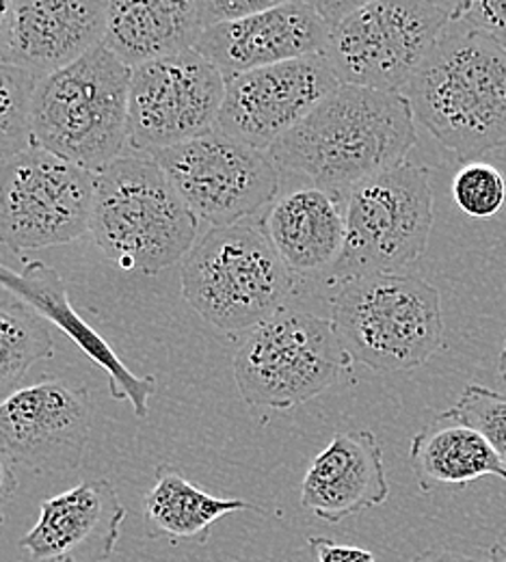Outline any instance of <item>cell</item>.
I'll return each instance as SVG.
<instances>
[{"label":"cell","instance_id":"obj_1","mask_svg":"<svg viewBox=\"0 0 506 562\" xmlns=\"http://www.w3.org/2000/svg\"><path fill=\"white\" fill-rule=\"evenodd\" d=\"M416 143V115L401 91L340 85L267 154L280 176L345 202L363 180L405 162Z\"/></svg>","mask_w":506,"mask_h":562},{"label":"cell","instance_id":"obj_2","mask_svg":"<svg viewBox=\"0 0 506 562\" xmlns=\"http://www.w3.org/2000/svg\"><path fill=\"white\" fill-rule=\"evenodd\" d=\"M401 93L461 165L506 147V50L468 22L443 29Z\"/></svg>","mask_w":506,"mask_h":562},{"label":"cell","instance_id":"obj_3","mask_svg":"<svg viewBox=\"0 0 506 562\" xmlns=\"http://www.w3.org/2000/svg\"><path fill=\"white\" fill-rule=\"evenodd\" d=\"M200 221L151 154L120 156L95 173L89 234L122 271L156 276L187 258Z\"/></svg>","mask_w":506,"mask_h":562},{"label":"cell","instance_id":"obj_4","mask_svg":"<svg viewBox=\"0 0 506 562\" xmlns=\"http://www.w3.org/2000/svg\"><path fill=\"white\" fill-rule=\"evenodd\" d=\"M128 91L131 68L102 44L37 78L33 145L98 173L128 145Z\"/></svg>","mask_w":506,"mask_h":562},{"label":"cell","instance_id":"obj_5","mask_svg":"<svg viewBox=\"0 0 506 562\" xmlns=\"http://www.w3.org/2000/svg\"><path fill=\"white\" fill-rule=\"evenodd\" d=\"M262 214L211 227L182 260L184 301L229 338L276 316L292 292V273L271 243Z\"/></svg>","mask_w":506,"mask_h":562},{"label":"cell","instance_id":"obj_6","mask_svg":"<svg viewBox=\"0 0 506 562\" xmlns=\"http://www.w3.org/2000/svg\"><path fill=\"white\" fill-rule=\"evenodd\" d=\"M331 323L351 359L374 372H409L443 347L439 290L407 273L338 285Z\"/></svg>","mask_w":506,"mask_h":562},{"label":"cell","instance_id":"obj_7","mask_svg":"<svg viewBox=\"0 0 506 562\" xmlns=\"http://www.w3.org/2000/svg\"><path fill=\"white\" fill-rule=\"evenodd\" d=\"M434 221L429 167L405 160L363 180L345 198V247L327 283L403 273L425 256Z\"/></svg>","mask_w":506,"mask_h":562},{"label":"cell","instance_id":"obj_8","mask_svg":"<svg viewBox=\"0 0 506 562\" xmlns=\"http://www.w3.org/2000/svg\"><path fill=\"white\" fill-rule=\"evenodd\" d=\"M353 366L331 318L284 307L245 336L234 381L245 405L286 412L340 385Z\"/></svg>","mask_w":506,"mask_h":562},{"label":"cell","instance_id":"obj_9","mask_svg":"<svg viewBox=\"0 0 506 562\" xmlns=\"http://www.w3.org/2000/svg\"><path fill=\"white\" fill-rule=\"evenodd\" d=\"M450 22L431 0H370L331 26L323 55L340 85L403 91Z\"/></svg>","mask_w":506,"mask_h":562},{"label":"cell","instance_id":"obj_10","mask_svg":"<svg viewBox=\"0 0 506 562\" xmlns=\"http://www.w3.org/2000/svg\"><path fill=\"white\" fill-rule=\"evenodd\" d=\"M95 173L31 145L0 162V245L22 254L89 232Z\"/></svg>","mask_w":506,"mask_h":562},{"label":"cell","instance_id":"obj_11","mask_svg":"<svg viewBox=\"0 0 506 562\" xmlns=\"http://www.w3.org/2000/svg\"><path fill=\"white\" fill-rule=\"evenodd\" d=\"M151 156L198 221L211 227L258 216L280 198L282 176L271 156L215 128Z\"/></svg>","mask_w":506,"mask_h":562},{"label":"cell","instance_id":"obj_12","mask_svg":"<svg viewBox=\"0 0 506 562\" xmlns=\"http://www.w3.org/2000/svg\"><path fill=\"white\" fill-rule=\"evenodd\" d=\"M225 76L195 48L131 70L128 145L154 154L217 124Z\"/></svg>","mask_w":506,"mask_h":562},{"label":"cell","instance_id":"obj_13","mask_svg":"<svg viewBox=\"0 0 506 562\" xmlns=\"http://www.w3.org/2000/svg\"><path fill=\"white\" fill-rule=\"evenodd\" d=\"M91 426L89 392L66 379H46L0 401V450L37 476L78 470Z\"/></svg>","mask_w":506,"mask_h":562},{"label":"cell","instance_id":"obj_14","mask_svg":"<svg viewBox=\"0 0 506 562\" xmlns=\"http://www.w3.org/2000/svg\"><path fill=\"white\" fill-rule=\"evenodd\" d=\"M336 87L340 80L323 53L236 74L225 78L215 131L269 151Z\"/></svg>","mask_w":506,"mask_h":562},{"label":"cell","instance_id":"obj_15","mask_svg":"<svg viewBox=\"0 0 506 562\" xmlns=\"http://www.w3.org/2000/svg\"><path fill=\"white\" fill-rule=\"evenodd\" d=\"M331 26L303 0L221 22L202 33L195 50L225 78L325 53Z\"/></svg>","mask_w":506,"mask_h":562},{"label":"cell","instance_id":"obj_16","mask_svg":"<svg viewBox=\"0 0 506 562\" xmlns=\"http://www.w3.org/2000/svg\"><path fill=\"white\" fill-rule=\"evenodd\" d=\"M126 508L113 483L93 479L40 502L37 524L20 539L31 562H109Z\"/></svg>","mask_w":506,"mask_h":562},{"label":"cell","instance_id":"obj_17","mask_svg":"<svg viewBox=\"0 0 506 562\" xmlns=\"http://www.w3.org/2000/svg\"><path fill=\"white\" fill-rule=\"evenodd\" d=\"M109 0H13L4 64L37 78L104 42Z\"/></svg>","mask_w":506,"mask_h":562},{"label":"cell","instance_id":"obj_18","mask_svg":"<svg viewBox=\"0 0 506 562\" xmlns=\"http://www.w3.org/2000/svg\"><path fill=\"white\" fill-rule=\"evenodd\" d=\"M390 483L383 446L370 430H340L310 463L301 483V508L340 524L385 504Z\"/></svg>","mask_w":506,"mask_h":562},{"label":"cell","instance_id":"obj_19","mask_svg":"<svg viewBox=\"0 0 506 562\" xmlns=\"http://www.w3.org/2000/svg\"><path fill=\"white\" fill-rule=\"evenodd\" d=\"M265 229L292 276L329 271L345 247V202L316 187L280 195L262 214Z\"/></svg>","mask_w":506,"mask_h":562},{"label":"cell","instance_id":"obj_20","mask_svg":"<svg viewBox=\"0 0 506 562\" xmlns=\"http://www.w3.org/2000/svg\"><path fill=\"white\" fill-rule=\"evenodd\" d=\"M202 33L195 0H109L102 46L133 70L193 50Z\"/></svg>","mask_w":506,"mask_h":562},{"label":"cell","instance_id":"obj_21","mask_svg":"<svg viewBox=\"0 0 506 562\" xmlns=\"http://www.w3.org/2000/svg\"><path fill=\"white\" fill-rule=\"evenodd\" d=\"M409 461L423 493L463 487L487 476L506 481V465L496 450L450 409L414 435Z\"/></svg>","mask_w":506,"mask_h":562},{"label":"cell","instance_id":"obj_22","mask_svg":"<svg viewBox=\"0 0 506 562\" xmlns=\"http://www.w3.org/2000/svg\"><path fill=\"white\" fill-rule=\"evenodd\" d=\"M64 283L53 269L42 262H31L26 273L18 278L15 288L11 290L24 303L35 307L42 316L53 318L66 334H70L74 342L87 352L100 368L109 374V392L115 401H128L137 418L149 416V398L156 392V379L151 374L137 376L131 368L113 352V349L91 331L68 305V296L61 288Z\"/></svg>","mask_w":506,"mask_h":562},{"label":"cell","instance_id":"obj_23","mask_svg":"<svg viewBox=\"0 0 506 562\" xmlns=\"http://www.w3.org/2000/svg\"><path fill=\"white\" fill-rule=\"evenodd\" d=\"M240 510L265 513L262 506L240 497L211 495L193 485L171 463H158L154 485L144 499L145 532L151 539H167L171 546L180 541L206 546L213 524Z\"/></svg>","mask_w":506,"mask_h":562},{"label":"cell","instance_id":"obj_24","mask_svg":"<svg viewBox=\"0 0 506 562\" xmlns=\"http://www.w3.org/2000/svg\"><path fill=\"white\" fill-rule=\"evenodd\" d=\"M53 336L42 314L24 301L0 303V401L11 396L26 372L50 359Z\"/></svg>","mask_w":506,"mask_h":562},{"label":"cell","instance_id":"obj_25","mask_svg":"<svg viewBox=\"0 0 506 562\" xmlns=\"http://www.w3.org/2000/svg\"><path fill=\"white\" fill-rule=\"evenodd\" d=\"M37 76L13 64H0V162L33 145L31 102Z\"/></svg>","mask_w":506,"mask_h":562},{"label":"cell","instance_id":"obj_26","mask_svg":"<svg viewBox=\"0 0 506 562\" xmlns=\"http://www.w3.org/2000/svg\"><path fill=\"white\" fill-rule=\"evenodd\" d=\"M452 202L470 218H494L506 204V178L490 162H465L452 178Z\"/></svg>","mask_w":506,"mask_h":562},{"label":"cell","instance_id":"obj_27","mask_svg":"<svg viewBox=\"0 0 506 562\" xmlns=\"http://www.w3.org/2000/svg\"><path fill=\"white\" fill-rule=\"evenodd\" d=\"M450 412L481 432L506 465V394L470 383Z\"/></svg>","mask_w":506,"mask_h":562},{"label":"cell","instance_id":"obj_28","mask_svg":"<svg viewBox=\"0 0 506 562\" xmlns=\"http://www.w3.org/2000/svg\"><path fill=\"white\" fill-rule=\"evenodd\" d=\"M284 2H290V0H195L204 31L215 24H221V22L240 20V18L280 7Z\"/></svg>","mask_w":506,"mask_h":562},{"label":"cell","instance_id":"obj_29","mask_svg":"<svg viewBox=\"0 0 506 562\" xmlns=\"http://www.w3.org/2000/svg\"><path fill=\"white\" fill-rule=\"evenodd\" d=\"M461 20L494 37L506 50V0H470Z\"/></svg>","mask_w":506,"mask_h":562},{"label":"cell","instance_id":"obj_30","mask_svg":"<svg viewBox=\"0 0 506 562\" xmlns=\"http://www.w3.org/2000/svg\"><path fill=\"white\" fill-rule=\"evenodd\" d=\"M307 546L316 562H376L370 550L358 546H342L327 537H312L307 539Z\"/></svg>","mask_w":506,"mask_h":562},{"label":"cell","instance_id":"obj_31","mask_svg":"<svg viewBox=\"0 0 506 562\" xmlns=\"http://www.w3.org/2000/svg\"><path fill=\"white\" fill-rule=\"evenodd\" d=\"M310 4L329 26H336L340 20L351 15L353 11L362 9L370 0H303Z\"/></svg>","mask_w":506,"mask_h":562},{"label":"cell","instance_id":"obj_32","mask_svg":"<svg viewBox=\"0 0 506 562\" xmlns=\"http://www.w3.org/2000/svg\"><path fill=\"white\" fill-rule=\"evenodd\" d=\"M18 493V476L11 459L0 450V526L4 524V508Z\"/></svg>","mask_w":506,"mask_h":562},{"label":"cell","instance_id":"obj_33","mask_svg":"<svg viewBox=\"0 0 506 562\" xmlns=\"http://www.w3.org/2000/svg\"><path fill=\"white\" fill-rule=\"evenodd\" d=\"M409 562H481L472 557H465L461 552H452V550H441V548H434V550H425L420 554H416Z\"/></svg>","mask_w":506,"mask_h":562},{"label":"cell","instance_id":"obj_34","mask_svg":"<svg viewBox=\"0 0 506 562\" xmlns=\"http://www.w3.org/2000/svg\"><path fill=\"white\" fill-rule=\"evenodd\" d=\"M11 13H13V0H0V64H4V55H7Z\"/></svg>","mask_w":506,"mask_h":562},{"label":"cell","instance_id":"obj_35","mask_svg":"<svg viewBox=\"0 0 506 562\" xmlns=\"http://www.w3.org/2000/svg\"><path fill=\"white\" fill-rule=\"evenodd\" d=\"M441 11L450 15V20H461L470 0H431Z\"/></svg>","mask_w":506,"mask_h":562},{"label":"cell","instance_id":"obj_36","mask_svg":"<svg viewBox=\"0 0 506 562\" xmlns=\"http://www.w3.org/2000/svg\"><path fill=\"white\" fill-rule=\"evenodd\" d=\"M485 562H506V548L505 546H494L492 550H490V554H487V561Z\"/></svg>","mask_w":506,"mask_h":562},{"label":"cell","instance_id":"obj_37","mask_svg":"<svg viewBox=\"0 0 506 562\" xmlns=\"http://www.w3.org/2000/svg\"><path fill=\"white\" fill-rule=\"evenodd\" d=\"M498 372H501V379L505 381L506 385V331L505 342H503V351H501V359H498Z\"/></svg>","mask_w":506,"mask_h":562}]
</instances>
